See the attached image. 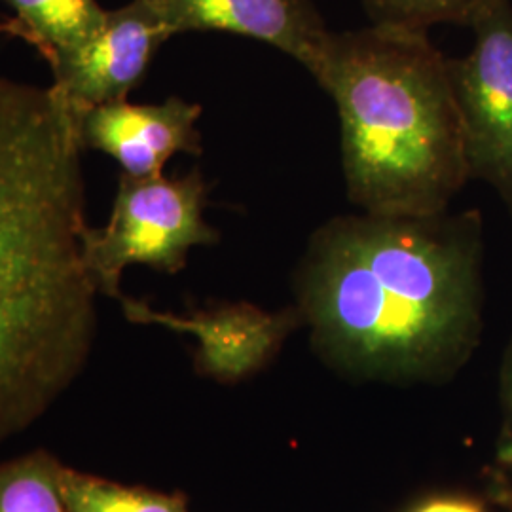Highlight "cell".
<instances>
[{
	"label": "cell",
	"mask_w": 512,
	"mask_h": 512,
	"mask_svg": "<svg viewBox=\"0 0 512 512\" xmlns=\"http://www.w3.org/2000/svg\"><path fill=\"white\" fill-rule=\"evenodd\" d=\"M59 473L44 450L0 463V512H67Z\"/></svg>",
	"instance_id": "7c38bea8"
},
{
	"label": "cell",
	"mask_w": 512,
	"mask_h": 512,
	"mask_svg": "<svg viewBox=\"0 0 512 512\" xmlns=\"http://www.w3.org/2000/svg\"><path fill=\"white\" fill-rule=\"evenodd\" d=\"M82 147L52 88L0 78V444L37 421L90 359Z\"/></svg>",
	"instance_id": "6da1fadb"
},
{
	"label": "cell",
	"mask_w": 512,
	"mask_h": 512,
	"mask_svg": "<svg viewBox=\"0 0 512 512\" xmlns=\"http://www.w3.org/2000/svg\"><path fill=\"white\" fill-rule=\"evenodd\" d=\"M171 37L173 31L148 0L107 10L93 37L46 57L54 74L52 90L74 120L86 110L128 101Z\"/></svg>",
	"instance_id": "8992f818"
},
{
	"label": "cell",
	"mask_w": 512,
	"mask_h": 512,
	"mask_svg": "<svg viewBox=\"0 0 512 512\" xmlns=\"http://www.w3.org/2000/svg\"><path fill=\"white\" fill-rule=\"evenodd\" d=\"M200 118L198 103L169 97L156 105H101L80 114L74 124L82 150L109 154L124 175L147 179L164 175L165 164L175 154H202Z\"/></svg>",
	"instance_id": "52a82bcc"
},
{
	"label": "cell",
	"mask_w": 512,
	"mask_h": 512,
	"mask_svg": "<svg viewBox=\"0 0 512 512\" xmlns=\"http://www.w3.org/2000/svg\"><path fill=\"white\" fill-rule=\"evenodd\" d=\"M207 183L200 169L181 177L135 179L120 175L105 228L82 230V258L99 293L122 298L128 266L143 264L167 274L183 270L192 247L213 245L220 234L203 217Z\"/></svg>",
	"instance_id": "277c9868"
},
{
	"label": "cell",
	"mask_w": 512,
	"mask_h": 512,
	"mask_svg": "<svg viewBox=\"0 0 512 512\" xmlns=\"http://www.w3.org/2000/svg\"><path fill=\"white\" fill-rule=\"evenodd\" d=\"M315 80L338 109L353 205L391 217L448 211L469 169L448 57L427 31L372 23L332 33Z\"/></svg>",
	"instance_id": "3957f363"
},
{
	"label": "cell",
	"mask_w": 512,
	"mask_h": 512,
	"mask_svg": "<svg viewBox=\"0 0 512 512\" xmlns=\"http://www.w3.org/2000/svg\"><path fill=\"white\" fill-rule=\"evenodd\" d=\"M488 0H365L372 23L427 31L439 23L471 25Z\"/></svg>",
	"instance_id": "4fadbf2b"
},
{
	"label": "cell",
	"mask_w": 512,
	"mask_h": 512,
	"mask_svg": "<svg viewBox=\"0 0 512 512\" xmlns=\"http://www.w3.org/2000/svg\"><path fill=\"white\" fill-rule=\"evenodd\" d=\"M416 512H484L473 501L467 499H437L423 505Z\"/></svg>",
	"instance_id": "5bb4252c"
},
{
	"label": "cell",
	"mask_w": 512,
	"mask_h": 512,
	"mask_svg": "<svg viewBox=\"0 0 512 512\" xmlns=\"http://www.w3.org/2000/svg\"><path fill=\"white\" fill-rule=\"evenodd\" d=\"M471 52L448 57L469 179L490 184L512 213V6L488 0L469 25Z\"/></svg>",
	"instance_id": "5b68a950"
},
{
	"label": "cell",
	"mask_w": 512,
	"mask_h": 512,
	"mask_svg": "<svg viewBox=\"0 0 512 512\" xmlns=\"http://www.w3.org/2000/svg\"><path fill=\"white\" fill-rule=\"evenodd\" d=\"M484 224L476 209L340 215L296 270L300 315L329 359L376 376L454 370L482 329Z\"/></svg>",
	"instance_id": "7a4b0ae2"
},
{
	"label": "cell",
	"mask_w": 512,
	"mask_h": 512,
	"mask_svg": "<svg viewBox=\"0 0 512 512\" xmlns=\"http://www.w3.org/2000/svg\"><path fill=\"white\" fill-rule=\"evenodd\" d=\"M59 482L67 512H190L183 495L124 486L63 465Z\"/></svg>",
	"instance_id": "8fae6325"
},
{
	"label": "cell",
	"mask_w": 512,
	"mask_h": 512,
	"mask_svg": "<svg viewBox=\"0 0 512 512\" xmlns=\"http://www.w3.org/2000/svg\"><path fill=\"white\" fill-rule=\"evenodd\" d=\"M120 304L131 323L192 334L200 344L198 370L224 382L239 380L270 361L300 315L268 313L243 302L190 315L154 310L147 302L128 296H122Z\"/></svg>",
	"instance_id": "ba28073f"
},
{
	"label": "cell",
	"mask_w": 512,
	"mask_h": 512,
	"mask_svg": "<svg viewBox=\"0 0 512 512\" xmlns=\"http://www.w3.org/2000/svg\"><path fill=\"white\" fill-rule=\"evenodd\" d=\"M503 391H505V399L509 403L512 414V342L507 355H505V363H503Z\"/></svg>",
	"instance_id": "9a60e30c"
},
{
	"label": "cell",
	"mask_w": 512,
	"mask_h": 512,
	"mask_svg": "<svg viewBox=\"0 0 512 512\" xmlns=\"http://www.w3.org/2000/svg\"><path fill=\"white\" fill-rule=\"evenodd\" d=\"M18 14L16 33L33 42L44 57L74 48L93 37L107 10L97 0H6Z\"/></svg>",
	"instance_id": "30bf717a"
},
{
	"label": "cell",
	"mask_w": 512,
	"mask_h": 512,
	"mask_svg": "<svg viewBox=\"0 0 512 512\" xmlns=\"http://www.w3.org/2000/svg\"><path fill=\"white\" fill-rule=\"evenodd\" d=\"M173 35L224 31L255 38L296 59L313 78L323 67L330 33L311 0H148Z\"/></svg>",
	"instance_id": "9c48e42d"
}]
</instances>
